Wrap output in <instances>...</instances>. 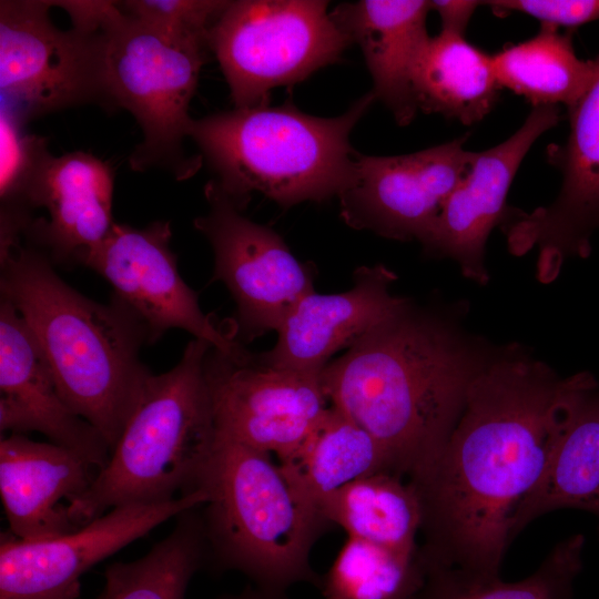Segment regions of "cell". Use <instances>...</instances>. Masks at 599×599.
<instances>
[{"mask_svg":"<svg viewBox=\"0 0 599 599\" xmlns=\"http://www.w3.org/2000/svg\"><path fill=\"white\" fill-rule=\"evenodd\" d=\"M589 373L559 377L511 346L470 384L440 456L409 483L422 509L419 556L443 568L499 575L511 517L541 476Z\"/></svg>","mask_w":599,"mask_h":599,"instance_id":"obj_1","label":"cell"},{"mask_svg":"<svg viewBox=\"0 0 599 599\" xmlns=\"http://www.w3.org/2000/svg\"><path fill=\"white\" fill-rule=\"evenodd\" d=\"M496 353L409 298L331 361L321 382L329 404L374 436L394 473L414 483L440 456L470 384Z\"/></svg>","mask_w":599,"mask_h":599,"instance_id":"obj_2","label":"cell"},{"mask_svg":"<svg viewBox=\"0 0 599 599\" xmlns=\"http://www.w3.org/2000/svg\"><path fill=\"white\" fill-rule=\"evenodd\" d=\"M0 265L1 297L24 321L62 398L112 450L151 373L139 358L144 326L114 296L100 304L72 288L21 240L0 243Z\"/></svg>","mask_w":599,"mask_h":599,"instance_id":"obj_3","label":"cell"},{"mask_svg":"<svg viewBox=\"0 0 599 599\" xmlns=\"http://www.w3.org/2000/svg\"><path fill=\"white\" fill-rule=\"evenodd\" d=\"M196 489L206 496L201 517L217 569L238 571L277 599L297 583L319 585L311 555L331 524L296 495L270 454L217 433Z\"/></svg>","mask_w":599,"mask_h":599,"instance_id":"obj_4","label":"cell"},{"mask_svg":"<svg viewBox=\"0 0 599 599\" xmlns=\"http://www.w3.org/2000/svg\"><path fill=\"white\" fill-rule=\"evenodd\" d=\"M375 100L366 93L336 118L313 116L290 104L235 108L192 119L189 138L241 210L253 192L283 207L324 201L348 182L356 155L349 135Z\"/></svg>","mask_w":599,"mask_h":599,"instance_id":"obj_5","label":"cell"},{"mask_svg":"<svg viewBox=\"0 0 599 599\" xmlns=\"http://www.w3.org/2000/svg\"><path fill=\"white\" fill-rule=\"evenodd\" d=\"M211 348L193 338L173 368L146 376L106 466L72 510L79 527L114 507L164 502L196 489L217 435L204 375Z\"/></svg>","mask_w":599,"mask_h":599,"instance_id":"obj_6","label":"cell"},{"mask_svg":"<svg viewBox=\"0 0 599 599\" xmlns=\"http://www.w3.org/2000/svg\"><path fill=\"white\" fill-rule=\"evenodd\" d=\"M99 23L113 102L133 115L143 135L129 158L131 170L191 177L202 158L187 156L184 140L207 43L165 35L124 13L118 1H102Z\"/></svg>","mask_w":599,"mask_h":599,"instance_id":"obj_7","label":"cell"},{"mask_svg":"<svg viewBox=\"0 0 599 599\" xmlns=\"http://www.w3.org/2000/svg\"><path fill=\"white\" fill-rule=\"evenodd\" d=\"M321 0H237L209 31L237 109L267 104L270 91L336 62L351 41Z\"/></svg>","mask_w":599,"mask_h":599,"instance_id":"obj_8","label":"cell"},{"mask_svg":"<svg viewBox=\"0 0 599 599\" xmlns=\"http://www.w3.org/2000/svg\"><path fill=\"white\" fill-rule=\"evenodd\" d=\"M48 0L0 1L1 105L30 119L85 104L115 111L101 27L57 28Z\"/></svg>","mask_w":599,"mask_h":599,"instance_id":"obj_9","label":"cell"},{"mask_svg":"<svg viewBox=\"0 0 599 599\" xmlns=\"http://www.w3.org/2000/svg\"><path fill=\"white\" fill-rule=\"evenodd\" d=\"M204 193L209 211L193 224L212 247V280L235 302V336L250 342L277 332L293 307L315 292L314 270L274 230L244 216L214 180Z\"/></svg>","mask_w":599,"mask_h":599,"instance_id":"obj_10","label":"cell"},{"mask_svg":"<svg viewBox=\"0 0 599 599\" xmlns=\"http://www.w3.org/2000/svg\"><path fill=\"white\" fill-rule=\"evenodd\" d=\"M204 375L217 433L278 461L301 447L331 405L321 374L270 366L245 348L212 347Z\"/></svg>","mask_w":599,"mask_h":599,"instance_id":"obj_11","label":"cell"},{"mask_svg":"<svg viewBox=\"0 0 599 599\" xmlns=\"http://www.w3.org/2000/svg\"><path fill=\"white\" fill-rule=\"evenodd\" d=\"M171 237L170 221H154L144 227L114 222L82 265L108 281L113 296L144 326L148 343L179 328L217 351H241L242 343L201 309L197 294L181 277Z\"/></svg>","mask_w":599,"mask_h":599,"instance_id":"obj_12","label":"cell"},{"mask_svg":"<svg viewBox=\"0 0 599 599\" xmlns=\"http://www.w3.org/2000/svg\"><path fill=\"white\" fill-rule=\"evenodd\" d=\"M465 136L410 154L356 153L351 176L337 195L343 221L356 230L422 243L467 172L473 153Z\"/></svg>","mask_w":599,"mask_h":599,"instance_id":"obj_13","label":"cell"},{"mask_svg":"<svg viewBox=\"0 0 599 599\" xmlns=\"http://www.w3.org/2000/svg\"><path fill=\"white\" fill-rule=\"evenodd\" d=\"M205 500L196 489L164 502L119 506L77 530L38 541L2 532L0 599H78L80 578L91 567Z\"/></svg>","mask_w":599,"mask_h":599,"instance_id":"obj_14","label":"cell"},{"mask_svg":"<svg viewBox=\"0 0 599 599\" xmlns=\"http://www.w3.org/2000/svg\"><path fill=\"white\" fill-rule=\"evenodd\" d=\"M570 130L562 145L548 149V159L562 173L557 199L531 213L518 211L507 229L515 255L538 248V275L550 282L565 258L586 257L599 230V57L597 72L568 109Z\"/></svg>","mask_w":599,"mask_h":599,"instance_id":"obj_15","label":"cell"},{"mask_svg":"<svg viewBox=\"0 0 599 599\" xmlns=\"http://www.w3.org/2000/svg\"><path fill=\"white\" fill-rule=\"evenodd\" d=\"M559 119L557 105L534 106L506 141L473 153L467 172L420 243L426 254L453 260L470 281L481 285L488 282L485 254L489 234L517 212L507 205L511 182L532 144Z\"/></svg>","mask_w":599,"mask_h":599,"instance_id":"obj_16","label":"cell"},{"mask_svg":"<svg viewBox=\"0 0 599 599\" xmlns=\"http://www.w3.org/2000/svg\"><path fill=\"white\" fill-rule=\"evenodd\" d=\"M395 280L383 264L359 266L347 291L306 295L276 332L275 345L257 353L258 358L273 367L321 374L336 352L407 303L409 298L392 293Z\"/></svg>","mask_w":599,"mask_h":599,"instance_id":"obj_17","label":"cell"},{"mask_svg":"<svg viewBox=\"0 0 599 599\" xmlns=\"http://www.w3.org/2000/svg\"><path fill=\"white\" fill-rule=\"evenodd\" d=\"M0 430L39 432L102 470L110 447L100 433L62 398L24 321L7 300L0 303Z\"/></svg>","mask_w":599,"mask_h":599,"instance_id":"obj_18","label":"cell"},{"mask_svg":"<svg viewBox=\"0 0 599 599\" xmlns=\"http://www.w3.org/2000/svg\"><path fill=\"white\" fill-rule=\"evenodd\" d=\"M100 469L75 451L23 434L0 441V495L10 532L24 541L58 537L80 527L77 502Z\"/></svg>","mask_w":599,"mask_h":599,"instance_id":"obj_19","label":"cell"},{"mask_svg":"<svg viewBox=\"0 0 599 599\" xmlns=\"http://www.w3.org/2000/svg\"><path fill=\"white\" fill-rule=\"evenodd\" d=\"M114 173L97 156L75 151L52 156L30 200L33 219L23 236L54 264H83L106 236L112 219Z\"/></svg>","mask_w":599,"mask_h":599,"instance_id":"obj_20","label":"cell"},{"mask_svg":"<svg viewBox=\"0 0 599 599\" xmlns=\"http://www.w3.org/2000/svg\"><path fill=\"white\" fill-rule=\"evenodd\" d=\"M425 0H362L338 4L332 17L341 31L357 43L373 79V93L399 125L409 124L418 110L413 72L429 39Z\"/></svg>","mask_w":599,"mask_h":599,"instance_id":"obj_21","label":"cell"},{"mask_svg":"<svg viewBox=\"0 0 599 599\" xmlns=\"http://www.w3.org/2000/svg\"><path fill=\"white\" fill-rule=\"evenodd\" d=\"M572 508L596 517L599 530V383L569 405L546 467L509 524V544L535 519Z\"/></svg>","mask_w":599,"mask_h":599,"instance_id":"obj_22","label":"cell"},{"mask_svg":"<svg viewBox=\"0 0 599 599\" xmlns=\"http://www.w3.org/2000/svg\"><path fill=\"white\" fill-rule=\"evenodd\" d=\"M278 466L296 495L316 510L323 499L349 483L378 473L395 474L375 437L332 405L301 447Z\"/></svg>","mask_w":599,"mask_h":599,"instance_id":"obj_23","label":"cell"},{"mask_svg":"<svg viewBox=\"0 0 599 599\" xmlns=\"http://www.w3.org/2000/svg\"><path fill=\"white\" fill-rule=\"evenodd\" d=\"M500 88L491 55L465 37L445 32L429 37L413 72L418 110L465 125L483 120L491 111Z\"/></svg>","mask_w":599,"mask_h":599,"instance_id":"obj_24","label":"cell"},{"mask_svg":"<svg viewBox=\"0 0 599 599\" xmlns=\"http://www.w3.org/2000/svg\"><path fill=\"white\" fill-rule=\"evenodd\" d=\"M317 510L348 537L405 555L419 551L420 502L398 475L378 473L349 483L323 499Z\"/></svg>","mask_w":599,"mask_h":599,"instance_id":"obj_25","label":"cell"},{"mask_svg":"<svg viewBox=\"0 0 599 599\" xmlns=\"http://www.w3.org/2000/svg\"><path fill=\"white\" fill-rule=\"evenodd\" d=\"M500 87L522 95L534 106H572L591 83L598 58L577 57L571 38L558 28L541 23L539 32L491 55Z\"/></svg>","mask_w":599,"mask_h":599,"instance_id":"obj_26","label":"cell"},{"mask_svg":"<svg viewBox=\"0 0 599 599\" xmlns=\"http://www.w3.org/2000/svg\"><path fill=\"white\" fill-rule=\"evenodd\" d=\"M195 509L179 515L172 532L143 557L108 566L102 599H185L191 579L207 559Z\"/></svg>","mask_w":599,"mask_h":599,"instance_id":"obj_27","label":"cell"},{"mask_svg":"<svg viewBox=\"0 0 599 599\" xmlns=\"http://www.w3.org/2000/svg\"><path fill=\"white\" fill-rule=\"evenodd\" d=\"M585 544L581 534L562 539L531 575L515 582L460 568L432 570L416 599H572Z\"/></svg>","mask_w":599,"mask_h":599,"instance_id":"obj_28","label":"cell"},{"mask_svg":"<svg viewBox=\"0 0 599 599\" xmlns=\"http://www.w3.org/2000/svg\"><path fill=\"white\" fill-rule=\"evenodd\" d=\"M427 578L419 556L348 537L321 578L323 599H416Z\"/></svg>","mask_w":599,"mask_h":599,"instance_id":"obj_29","label":"cell"},{"mask_svg":"<svg viewBox=\"0 0 599 599\" xmlns=\"http://www.w3.org/2000/svg\"><path fill=\"white\" fill-rule=\"evenodd\" d=\"M26 122L4 105L0 108V237L23 236L32 221L30 200L52 154L48 140L28 134Z\"/></svg>","mask_w":599,"mask_h":599,"instance_id":"obj_30","label":"cell"},{"mask_svg":"<svg viewBox=\"0 0 599 599\" xmlns=\"http://www.w3.org/2000/svg\"><path fill=\"white\" fill-rule=\"evenodd\" d=\"M229 3L225 0L118 1L124 13L165 35L205 43L211 27Z\"/></svg>","mask_w":599,"mask_h":599,"instance_id":"obj_31","label":"cell"},{"mask_svg":"<svg viewBox=\"0 0 599 599\" xmlns=\"http://www.w3.org/2000/svg\"><path fill=\"white\" fill-rule=\"evenodd\" d=\"M496 16L519 12L555 27H577L599 20V0H491L483 1Z\"/></svg>","mask_w":599,"mask_h":599,"instance_id":"obj_32","label":"cell"},{"mask_svg":"<svg viewBox=\"0 0 599 599\" xmlns=\"http://www.w3.org/2000/svg\"><path fill=\"white\" fill-rule=\"evenodd\" d=\"M429 2L430 9L439 14L440 32L461 37H464L475 10L483 4L480 1L473 0H434Z\"/></svg>","mask_w":599,"mask_h":599,"instance_id":"obj_33","label":"cell"},{"mask_svg":"<svg viewBox=\"0 0 599 599\" xmlns=\"http://www.w3.org/2000/svg\"><path fill=\"white\" fill-rule=\"evenodd\" d=\"M220 599H277V598H274L267 593H264L256 588L254 589L248 588L241 593L223 596Z\"/></svg>","mask_w":599,"mask_h":599,"instance_id":"obj_34","label":"cell"},{"mask_svg":"<svg viewBox=\"0 0 599 599\" xmlns=\"http://www.w3.org/2000/svg\"><path fill=\"white\" fill-rule=\"evenodd\" d=\"M95 599H102V596L100 595V596H98Z\"/></svg>","mask_w":599,"mask_h":599,"instance_id":"obj_35","label":"cell"}]
</instances>
